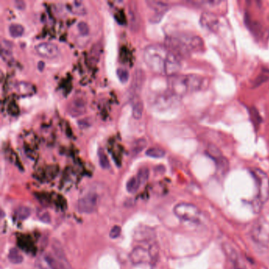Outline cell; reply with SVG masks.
<instances>
[{
    "label": "cell",
    "instance_id": "13",
    "mask_svg": "<svg viewBox=\"0 0 269 269\" xmlns=\"http://www.w3.org/2000/svg\"><path fill=\"white\" fill-rule=\"evenodd\" d=\"M251 235L255 242L264 244L269 241V232H265V227L262 223H257L252 229Z\"/></svg>",
    "mask_w": 269,
    "mask_h": 269
},
{
    "label": "cell",
    "instance_id": "34",
    "mask_svg": "<svg viewBox=\"0 0 269 269\" xmlns=\"http://www.w3.org/2000/svg\"><path fill=\"white\" fill-rule=\"evenodd\" d=\"M39 218H40V220L44 223H49L51 221V217L46 212H44L42 213L41 214L39 215Z\"/></svg>",
    "mask_w": 269,
    "mask_h": 269
},
{
    "label": "cell",
    "instance_id": "36",
    "mask_svg": "<svg viewBox=\"0 0 269 269\" xmlns=\"http://www.w3.org/2000/svg\"><path fill=\"white\" fill-rule=\"evenodd\" d=\"M44 67H45V64H44V62H42V61H40V62H39V63H38V70H40V71H43V70L44 69Z\"/></svg>",
    "mask_w": 269,
    "mask_h": 269
},
{
    "label": "cell",
    "instance_id": "29",
    "mask_svg": "<svg viewBox=\"0 0 269 269\" xmlns=\"http://www.w3.org/2000/svg\"><path fill=\"white\" fill-rule=\"evenodd\" d=\"M269 81V70H263L259 74L257 79L255 80V86H260L262 83Z\"/></svg>",
    "mask_w": 269,
    "mask_h": 269
},
{
    "label": "cell",
    "instance_id": "31",
    "mask_svg": "<svg viewBox=\"0 0 269 269\" xmlns=\"http://www.w3.org/2000/svg\"><path fill=\"white\" fill-rule=\"evenodd\" d=\"M118 77H119V81L122 83L125 84L128 82L129 77V71L127 70L123 69V68H119L116 71Z\"/></svg>",
    "mask_w": 269,
    "mask_h": 269
},
{
    "label": "cell",
    "instance_id": "27",
    "mask_svg": "<svg viewBox=\"0 0 269 269\" xmlns=\"http://www.w3.org/2000/svg\"><path fill=\"white\" fill-rule=\"evenodd\" d=\"M148 253L150 257V263L155 264L158 260L159 257V247L157 243H151L148 248Z\"/></svg>",
    "mask_w": 269,
    "mask_h": 269
},
{
    "label": "cell",
    "instance_id": "9",
    "mask_svg": "<svg viewBox=\"0 0 269 269\" xmlns=\"http://www.w3.org/2000/svg\"><path fill=\"white\" fill-rule=\"evenodd\" d=\"M200 23L205 30L215 32L219 28V20L216 15L213 13L205 12L200 16Z\"/></svg>",
    "mask_w": 269,
    "mask_h": 269
},
{
    "label": "cell",
    "instance_id": "33",
    "mask_svg": "<svg viewBox=\"0 0 269 269\" xmlns=\"http://www.w3.org/2000/svg\"><path fill=\"white\" fill-rule=\"evenodd\" d=\"M122 229L119 226H114L112 228H111V231H110V233H109V236L110 238H112V239H115V238H118L119 237V235L121 234Z\"/></svg>",
    "mask_w": 269,
    "mask_h": 269
},
{
    "label": "cell",
    "instance_id": "25",
    "mask_svg": "<svg viewBox=\"0 0 269 269\" xmlns=\"http://www.w3.org/2000/svg\"><path fill=\"white\" fill-rule=\"evenodd\" d=\"M53 248L54 254H55V256H56L59 260H61L62 261H66V257H65V253L63 250V247H62L60 243H59L58 241H56V240H54V241H53Z\"/></svg>",
    "mask_w": 269,
    "mask_h": 269
},
{
    "label": "cell",
    "instance_id": "21",
    "mask_svg": "<svg viewBox=\"0 0 269 269\" xmlns=\"http://www.w3.org/2000/svg\"><path fill=\"white\" fill-rule=\"evenodd\" d=\"M141 182L138 177H132L128 180L126 183V190L129 194H134L137 192L138 188L140 187Z\"/></svg>",
    "mask_w": 269,
    "mask_h": 269
},
{
    "label": "cell",
    "instance_id": "32",
    "mask_svg": "<svg viewBox=\"0 0 269 269\" xmlns=\"http://www.w3.org/2000/svg\"><path fill=\"white\" fill-rule=\"evenodd\" d=\"M77 30L79 31L80 34L84 36H88L90 34V27L86 21H80L77 23Z\"/></svg>",
    "mask_w": 269,
    "mask_h": 269
},
{
    "label": "cell",
    "instance_id": "4",
    "mask_svg": "<svg viewBox=\"0 0 269 269\" xmlns=\"http://www.w3.org/2000/svg\"><path fill=\"white\" fill-rule=\"evenodd\" d=\"M174 214L179 219L190 223L200 221V212L196 205L190 203L181 202L178 204L173 209Z\"/></svg>",
    "mask_w": 269,
    "mask_h": 269
},
{
    "label": "cell",
    "instance_id": "12",
    "mask_svg": "<svg viewBox=\"0 0 269 269\" xmlns=\"http://www.w3.org/2000/svg\"><path fill=\"white\" fill-rule=\"evenodd\" d=\"M145 80V74L142 69H137L134 72L133 79H132L130 90L134 94H138L142 90Z\"/></svg>",
    "mask_w": 269,
    "mask_h": 269
},
{
    "label": "cell",
    "instance_id": "18",
    "mask_svg": "<svg viewBox=\"0 0 269 269\" xmlns=\"http://www.w3.org/2000/svg\"><path fill=\"white\" fill-rule=\"evenodd\" d=\"M25 33V29L20 24H11L9 26V34L14 38H18L23 35Z\"/></svg>",
    "mask_w": 269,
    "mask_h": 269
},
{
    "label": "cell",
    "instance_id": "35",
    "mask_svg": "<svg viewBox=\"0 0 269 269\" xmlns=\"http://www.w3.org/2000/svg\"><path fill=\"white\" fill-rule=\"evenodd\" d=\"M14 3L18 10H24L25 8V2L24 1L17 0V1H15Z\"/></svg>",
    "mask_w": 269,
    "mask_h": 269
},
{
    "label": "cell",
    "instance_id": "3",
    "mask_svg": "<svg viewBox=\"0 0 269 269\" xmlns=\"http://www.w3.org/2000/svg\"><path fill=\"white\" fill-rule=\"evenodd\" d=\"M252 174L257 185V196L252 205L259 212L269 199V179L265 172L257 168L252 170Z\"/></svg>",
    "mask_w": 269,
    "mask_h": 269
},
{
    "label": "cell",
    "instance_id": "7",
    "mask_svg": "<svg viewBox=\"0 0 269 269\" xmlns=\"http://www.w3.org/2000/svg\"><path fill=\"white\" fill-rule=\"evenodd\" d=\"M98 195L95 193H89L78 200L77 209L81 213L90 214L96 211L98 206Z\"/></svg>",
    "mask_w": 269,
    "mask_h": 269
},
{
    "label": "cell",
    "instance_id": "24",
    "mask_svg": "<svg viewBox=\"0 0 269 269\" xmlns=\"http://www.w3.org/2000/svg\"><path fill=\"white\" fill-rule=\"evenodd\" d=\"M147 4L149 6V7L153 9L155 11H158L159 13L163 12L167 9V4L163 2H160V1H147Z\"/></svg>",
    "mask_w": 269,
    "mask_h": 269
},
{
    "label": "cell",
    "instance_id": "19",
    "mask_svg": "<svg viewBox=\"0 0 269 269\" xmlns=\"http://www.w3.org/2000/svg\"><path fill=\"white\" fill-rule=\"evenodd\" d=\"M147 146V142L144 138H141L138 140L134 142V144H132L131 152L132 154L135 155L139 154L142 151L144 150L145 147Z\"/></svg>",
    "mask_w": 269,
    "mask_h": 269
},
{
    "label": "cell",
    "instance_id": "30",
    "mask_svg": "<svg viewBox=\"0 0 269 269\" xmlns=\"http://www.w3.org/2000/svg\"><path fill=\"white\" fill-rule=\"evenodd\" d=\"M137 177H138V179L140 181L141 184L144 183L148 179V177H149V170L147 167H142V168H141L138 171V176Z\"/></svg>",
    "mask_w": 269,
    "mask_h": 269
},
{
    "label": "cell",
    "instance_id": "15",
    "mask_svg": "<svg viewBox=\"0 0 269 269\" xmlns=\"http://www.w3.org/2000/svg\"><path fill=\"white\" fill-rule=\"evenodd\" d=\"M67 9L70 12L76 15H86V6L83 4V2L81 1H74V2H70L67 4Z\"/></svg>",
    "mask_w": 269,
    "mask_h": 269
},
{
    "label": "cell",
    "instance_id": "23",
    "mask_svg": "<svg viewBox=\"0 0 269 269\" xmlns=\"http://www.w3.org/2000/svg\"><path fill=\"white\" fill-rule=\"evenodd\" d=\"M45 261L48 266L52 269H66L63 262H59L51 255H47L45 257Z\"/></svg>",
    "mask_w": 269,
    "mask_h": 269
},
{
    "label": "cell",
    "instance_id": "26",
    "mask_svg": "<svg viewBox=\"0 0 269 269\" xmlns=\"http://www.w3.org/2000/svg\"><path fill=\"white\" fill-rule=\"evenodd\" d=\"M145 153H146L148 157L155 159L162 158V157L165 156V151L163 150L162 148H157V147L148 148V149H147Z\"/></svg>",
    "mask_w": 269,
    "mask_h": 269
},
{
    "label": "cell",
    "instance_id": "1",
    "mask_svg": "<svg viewBox=\"0 0 269 269\" xmlns=\"http://www.w3.org/2000/svg\"><path fill=\"white\" fill-rule=\"evenodd\" d=\"M143 59L151 71L162 75H177L181 69L179 58L166 46L148 45L144 48Z\"/></svg>",
    "mask_w": 269,
    "mask_h": 269
},
{
    "label": "cell",
    "instance_id": "8",
    "mask_svg": "<svg viewBox=\"0 0 269 269\" xmlns=\"http://www.w3.org/2000/svg\"><path fill=\"white\" fill-rule=\"evenodd\" d=\"M35 51L40 56L45 59H54L59 54V49L58 46L49 42H42L36 44Z\"/></svg>",
    "mask_w": 269,
    "mask_h": 269
},
{
    "label": "cell",
    "instance_id": "11",
    "mask_svg": "<svg viewBox=\"0 0 269 269\" xmlns=\"http://www.w3.org/2000/svg\"><path fill=\"white\" fill-rule=\"evenodd\" d=\"M68 111L73 117H79L86 111V103L82 98L73 99L68 105Z\"/></svg>",
    "mask_w": 269,
    "mask_h": 269
},
{
    "label": "cell",
    "instance_id": "2",
    "mask_svg": "<svg viewBox=\"0 0 269 269\" xmlns=\"http://www.w3.org/2000/svg\"><path fill=\"white\" fill-rule=\"evenodd\" d=\"M205 83V79L198 75H175L170 78L169 87L172 95L183 96L188 92L201 90Z\"/></svg>",
    "mask_w": 269,
    "mask_h": 269
},
{
    "label": "cell",
    "instance_id": "20",
    "mask_svg": "<svg viewBox=\"0 0 269 269\" xmlns=\"http://www.w3.org/2000/svg\"><path fill=\"white\" fill-rule=\"evenodd\" d=\"M8 259L11 263L15 264V265H19V264L22 263L24 260L22 255L19 252L17 249L15 248L11 249L10 252H9Z\"/></svg>",
    "mask_w": 269,
    "mask_h": 269
},
{
    "label": "cell",
    "instance_id": "17",
    "mask_svg": "<svg viewBox=\"0 0 269 269\" xmlns=\"http://www.w3.org/2000/svg\"><path fill=\"white\" fill-rule=\"evenodd\" d=\"M17 90L19 93L26 96V95H31L34 93L35 88L31 84L27 82H20L18 84Z\"/></svg>",
    "mask_w": 269,
    "mask_h": 269
},
{
    "label": "cell",
    "instance_id": "28",
    "mask_svg": "<svg viewBox=\"0 0 269 269\" xmlns=\"http://www.w3.org/2000/svg\"><path fill=\"white\" fill-rule=\"evenodd\" d=\"M15 214L19 219H25L31 214V209L29 207L20 206L15 210Z\"/></svg>",
    "mask_w": 269,
    "mask_h": 269
},
{
    "label": "cell",
    "instance_id": "6",
    "mask_svg": "<svg viewBox=\"0 0 269 269\" xmlns=\"http://www.w3.org/2000/svg\"><path fill=\"white\" fill-rule=\"evenodd\" d=\"M178 36L182 42L188 54L190 53H199L205 48L204 41L199 36L184 34Z\"/></svg>",
    "mask_w": 269,
    "mask_h": 269
},
{
    "label": "cell",
    "instance_id": "14",
    "mask_svg": "<svg viewBox=\"0 0 269 269\" xmlns=\"http://www.w3.org/2000/svg\"><path fill=\"white\" fill-rule=\"evenodd\" d=\"M154 232L147 227H140L134 232V238L138 242H151L154 238Z\"/></svg>",
    "mask_w": 269,
    "mask_h": 269
},
{
    "label": "cell",
    "instance_id": "22",
    "mask_svg": "<svg viewBox=\"0 0 269 269\" xmlns=\"http://www.w3.org/2000/svg\"><path fill=\"white\" fill-rule=\"evenodd\" d=\"M98 160L100 166L103 169H108L110 167V162L105 150L101 148L98 149Z\"/></svg>",
    "mask_w": 269,
    "mask_h": 269
},
{
    "label": "cell",
    "instance_id": "16",
    "mask_svg": "<svg viewBox=\"0 0 269 269\" xmlns=\"http://www.w3.org/2000/svg\"><path fill=\"white\" fill-rule=\"evenodd\" d=\"M144 110V105L140 98L135 96L133 99V105H132V113L133 117L135 119H140L142 118Z\"/></svg>",
    "mask_w": 269,
    "mask_h": 269
},
{
    "label": "cell",
    "instance_id": "5",
    "mask_svg": "<svg viewBox=\"0 0 269 269\" xmlns=\"http://www.w3.org/2000/svg\"><path fill=\"white\" fill-rule=\"evenodd\" d=\"M223 251L226 255L227 269H247L243 259L235 249L230 245L226 244L223 246Z\"/></svg>",
    "mask_w": 269,
    "mask_h": 269
},
{
    "label": "cell",
    "instance_id": "10",
    "mask_svg": "<svg viewBox=\"0 0 269 269\" xmlns=\"http://www.w3.org/2000/svg\"><path fill=\"white\" fill-rule=\"evenodd\" d=\"M129 259H130L132 264L134 265L146 263L147 261L150 262L148 251H146L142 246H137L129 254Z\"/></svg>",
    "mask_w": 269,
    "mask_h": 269
}]
</instances>
